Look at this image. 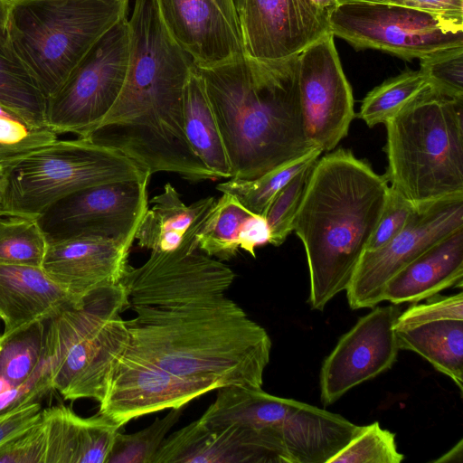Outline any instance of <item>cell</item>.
Listing matches in <instances>:
<instances>
[{"label": "cell", "mask_w": 463, "mask_h": 463, "mask_svg": "<svg viewBox=\"0 0 463 463\" xmlns=\"http://www.w3.org/2000/svg\"><path fill=\"white\" fill-rule=\"evenodd\" d=\"M127 349L182 377L261 388L271 340L225 295L175 307H133Z\"/></svg>", "instance_id": "obj_1"}, {"label": "cell", "mask_w": 463, "mask_h": 463, "mask_svg": "<svg viewBox=\"0 0 463 463\" xmlns=\"http://www.w3.org/2000/svg\"><path fill=\"white\" fill-rule=\"evenodd\" d=\"M197 70L232 177L257 178L316 148L307 142L303 127L298 55L258 61L242 54L224 64Z\"/></svg>", "instance_id": "obj_2"}, {"label": "cell", "mask_w": 463, "mask_h": 463, "mask_svg": "<svg viewBox=\"0 0 463 463\" xmlns=\"http://www.w3.org/2000/svg\"><path fill=\"white\" fill-rule=\"evenodd\" d=\"M351 150L314 164L293 222L309 271L308 303L323 310L345 290L386 203L390 185Z\"/></svg>", "instance_id": "obj_3"}, {"label": "cell", "mask_w": 463, "mask_h": 463, "mask_svg": "<svg viewBox=\"0 0 463 463\" xmlns=\"http://www.w3.org/2000/svg\"><path fill=\"white\" fill-rule=\"evenodd\" d=\"M128 23L127 77L117 101L99 126L128 151L165 154L185 142L182 99L194 61L165 29L153 0H135Z\"/></svg>", "instance_id": "obj_4"}, {"label": "cell", "mask_w": 463, "mask_h": 463, "mask_svg": "<svg viewBox=\"0 0 463 463\" xmlns=\"http://www.w3.org/2000/svg\"><path fill=\"white\" fill-rule=\"evenodd\" d=\"M384 125L392 188L416 205L463 194V100L431 89Z\"/></svg>", "instance_id": "obj_5"}, {"label": "cell", "mask_w": 463, "mask_h": 463, "mask_svg": "<svg viewBox=\"0 0 463 463\" xmlns=\"http://www.w3.org/2000/svg\"><path fill=\"white\" fill-rule=\"evenodd\" d=\"M129 0H20L9 14L14 57L46 99L112 27L128 17Z\"/></svg>", "instance_id": "obj_6"}, {"label": "cell", "mask_w": 463, "mask_h": 463, "mask_svg": "<svg viewBox=\"0 0 463 463\" xmlns=\"http://www.w3.org/2000/svg\"><path fill=\"white\" fill-rule=\"evenodd\" d=\"M121 283L90 295L81 307H69L48 320L46 355L52 386L64 400L100 402L130 335L121 317L128 308Z\"/></svg>", "instance_id": "obj_7"}, {"label": "cell", "mask_w": 463, "mask_h": 463, "mask_svg": "<svg viewBox=\"0 0 463 463\" xmlns=\"http://www.w3.org/2000/svg\"><path fill=\"white\" fill-rule=\"evenodd\" d=\"M151 175L123 153L77 137L55 140L5 166L2 215L37 218L57 200L102 184Z\"/></svg>", "instance_id": "obj_8"}, {"label": "cell", "mask_w": 463, "mask_h": 463, "mask_svg": "<svg viewBox=\"0 0 463 463\" xmlns=\"http://www.w3.org/2000/svg\"><path fill=\"white\" fill-rule=\"evenodd\" d=\"M130 59L128 17L109 30L47 99L45 124L56 134L88 137L117 101Z\"/></svg>", "instance_id": "obj_9"}, {"label": "cell", "mask_w": 463, "mask_h": 463, "mask_svg": "<svg viewBox=\"0 0 463 463\" xmlns=\"http://www.w3.org/2000/svg\"><path fill=\"white\" fill-rule=\"evenodd\" d=\"M330 33L356 50L376 49L404 60L463 46L458 30L428 12L386 4H340L328 16Z\"/></svg>", "instance_id": "obj_10"}, {"label": "cell", "mask_w": 463, "mask_h": 463, "mask_svg": "<svg viewBox=\"0 0 463 463\" xmlns=\"http://www.w3.org/2000/svg\"><path fill=\"white\" fill-rule=\"evenodd\" d=\"M198 231L172 251H151L141 266L128 265L120 281L127 293L128 308L175 307L225 295L235 273L198 249Z\"/></svg>", "instance_id": "obj_11"}, {"label": "cell", "mask_w": 463, "mask_h": 463, "mask_svg": "<svg viewBox=\"0 0 463 463\" xmlns=\"http://www.w3.org/2000/svg\"><path fill=\"white\" fill-rule=\"evenodd\" d=\"M150 176L102 184L70 194L36 218L48 243L82 236L132 246L148 207Z\"/></svg>", "instance_id": "obj_12"}, {"label": "cell", "mask_w": 463, "mask_h": 463, "mask_svg": "<svg viewBox=\"0 0 463 463\" xmlns=\"http://www.w3.org/2000/svg\"><path fill=\"white\" fill-rule=\"evenodd\" d=\"M463 227V194L417 205L403 230L382 248L364 251L345 289L352 309L383 302L387 282L430 246Z\"/></svg>", "instance_id": "obj_13"}, {"label": "cell", "mask_w": 463, "mask_h": 463, "mask_svg": "<svg viewBox=\"0 0 463 463\" xmlns=\"http://www.w3.org/2000/svg\"><path fill=\"white\" fill-rule=\"evenodd\" d=\"M331 33L298 54V84L307 142L333 151L355 117L352 87L344 72Z\"/></svg>", "instance_id": "obj_14"}, {"label": "cell", "mask_w": 463, "mask_h": 463, "mask_svg": "<svg viewBox=\"0 0 463 463\" xmlns=\"http://www.w3.org/2000/svg\"><path fill=\"white\" fill-rule=\"evenodd\" d=\"M400 313L397 305L374 307L341 336L319 373L324 406L392 367L400 351L394 330Z\"/></svg>", "instance_id": "obj_15"}, {"label": "cell", "mask_w": 463, "mask_h": 463, "mask_svg": "<svg viewBox=\"0 0 463 463\" xmlns=\"http://www.w3.org/2000/svg\"><path fill=\"white\" fill-rule=\"evenodd\" d=\"M243 55L278 61L298 55L330 33L329 13L310 0H233Z\"/></svg>", "instance_id": "obj_16"}, {"label": "cell", "mask_w": 463, "mask_h": 463, "mask_svg": "<svg viewBox=\"0 0 463 463\" xmlns=\"http://www.w3.org/2000/svg\"><path fill=\"white\" fill-rule=\"evenodd\" d=\"M217 389L215 383L174 374L126 351L113 369L99 413L122 427L146 414L183 408Z\"/></svg>", "instance_id": "obj_17"}, {"label": "cell", "mask_w": 463, "mask_h": 463, "mask_svg": "<svg viewBox=\"0 0 463 463\" xmlns=\"http://www.w3.org/2000/svg\"><path fill=\"white\" fill-rule=\"evenodd\" d=\"M171 37L197 68H211L243 54L233 0H153Z\"/></svg>", "instance_id": "obj_18"}, {"label": "cell", "mask_w": 463, "mask_h": 463, "mask_svg": "<svg viewBox=\"0 0 463 463\" xmlns=\"http://www.w3.org/2000/svg\"><path fill=\"white\" fill-rule=\"evenodd\" d=\"M130 248L104 237L70 238L47 244L41 268L81 307L96 291L120 283Z\"/></svg>", "instance_id": "obj_19"}, {"label": "cell", "mask_w": 463, "mask_h": 463, "mask_svg": "<svg viewBox=\"0 0 463 463\" xmlns=\"http://www.w3.org/2000/svg\"><path fill=\"white\" fill-rule=\"evenodd\" d=\"M76 307L69 295L40 267L0 264L1 336Z\"/></svg>", "instance_id": "obj_20"}, {"label": "cell", "mask_w": 463, "mask_h": 463, "mask_svg": "<svg viewBox=\"0 0 463 463\" xmlns=\"http://www.w3.org/2000/svg\"><path fill=\"white\" fill-rule=\"evenodd\" d=\"M153 463H269L247 431L233 425L212 428L199 419L167 435Z\"/></svg>", "instance_id": "obj_21"}, {"label": "cell", "mask_w": 463, "mask_h": 463, "mask_svg": "<svg viewBox=\"0 0 463 463\" xmlns=\"http://www.w3.org/2000/svg\"><path fill=\"white\" fill-rule=\"evenodd\" d=\"M46 430L45 463H106L121 426L97 413L77 415L64 405L43 409Z\"/></svg>", "instance_id": "obj_22"}, {"label": "cell", "mask_w": 463, "mask_h": 463, "mask_svg": "<svg viewBox=\"0 0 463 463\" xmlns=\"http://www.w3.org/2000/svg\"><path fill=\"white\" fill-rule=\"evenodd\" d=\"M463 227L430 246L385 285L383 301L417 303L451 287L462 288Z\"/></svg>", "instance_id": "obj_23"}, {"label": "cell", "mask_w": 463, "mask_h": 463, "mask_svg": "<svg viewBox=\"0 0 463 463\" xmlns=\"http://www.w3.org/2000/svg\"><path fill=\"white\" fill-rule=\"evenodd\" d=\"M216 199L207 196L191 204L166 183L163 191L148 201L147 210L135 240L140 248L151 251H172L194 232L199 230Z\"/></svg>", "instance_id": "obj_24"}, {"label": "cell", "mask_w": 463, "mask_h": 463, "mask_svg": "<svg viewBox=\"0 0 463 463\" xmlns=\"http://www.w3.org/2000/svg\"><path fill=\"white\" fill-rule=\"evenodd\" d=\"M184 131L189 146L216 179L231 178L232 168L203 80L192 68L182 99Z\"/></svg>", "instance_id": "obj_25"}, {"label": "cell", "mask_w": 463, "mask_h": 463, "mask_svg": "<svg viewBox=\"0 0 463 463\" xmlns=\"http://www.w3.org/2000/svg\"><path fill=\"white\" fill-rule=\"evenodd\" d=\"M400 350L412 351L463 392V320H439L395 329Z\"/></svg>", "instance_id": "obj_26"}, {"label": "cell", "mask_w": 463, "mask_h": 463, "mask_svg": "<svg viewBox=\"0 0 463 463\" xmlns=\"http://www.w3.org/2000/svg\"><path fill=\"white\" fill-rule=\"evenodd\" d=\"M47 323L36 322L8 336L0 335V393L33 380L52 383L46 355Z\"/></svg>", "instance_id": "obj_27"}, {"label": "cell", "mask_w": 463, "mask_h": 463, "mask_svg": "<svg viewBox=\"0 0 463 463\" xmlns=\"http://www.w3.org/2000/svg\"><path fill=\"white\" fill-rule=\"evenodd\" d=\"M251 213L233 194L222 193L196 233L198 249L221 261L233 259L240 249L241 228Z\"/></svg>", "instance_id": "obj_28"}, {"label": "cell", "mask_w": 463, "mask_h": 463, "mask_svg": "<svg viewBox=\"0 0 463 463\" xmlns=\"http://www.w3.org/2000/svg\"><path fill=\"white\" fill-rule=\"evenodd\" d=\"M322 151L313 148L296 160L279 165L253 179L229 178L217 184L222 193L233 194L251 213L265 216L271 202L289 181L312 165Z\"/></svg>", "instance_id": "obj_29"}, {"label": "cell", "mask_w": 463, "mask_h": 463, "mask_svg": "<svg viewBox=\"0 0 463 463\" xmlns=\"http://www.w3.org/2000/svg\"><path fill=\"white\" fill-rule=\"evenodd\" d=\"M430 90L431 86L420 70L403 71L370 90L357 117L369 128L384 124Z\"/></svg>", "instance_id": "obj_30"}, {"label": "cell", "mask_w": 463, "mask_h": 463, "mask_svg": "<svg viewBox=\"0 0 463 463\" xmlns=\"http://www.w3.org/2000/svg\"><path fill=\"white\" fill-rule=\"evenodd\" d=\"M47 99L23 64L0 54V104L33 129L45 124Z\"/></svg>", "instance_id": "obj_31"}, {"label": "cell", "mask_w": 463, "mask_h": 463, "mask_svg": "<svg viewBox=\"0 0 463 463\" xmlns=\"http://www.w3.org/2000/svg\"><path fill=\"white\" fill-rule=\"evenodd\" d=\"M47 244L36 218L0 215V264L41 268Z\"/></svg>", "instance_id": "obj_32"}, {"label": "cell", "mask_w": 463, "mask_h": 463, "mask_svg": "<svg viewBox=\"0 0 463 463\" xmlns=\"http://www.w3.org/2000/svg\"><path fill=\"white\" fill-rule=\"evenodd\" d=\"M182 408L171 409L163 418L137 432L117 433L106 463H153L170 430L179 420Z\"/></svg>", "instance_id": "obj_33"}, {"label": "cell", "mask_w": 463, "mask_h": 463, "mask_svg": "<svg viewBox=\"0 0 463 463\" xmlns=\"http://www.w3.org/2000/svg\"><path fill=\"white\" fill-rule=\"evenodd\" d=\"M404 455L398 450L395 434L378 421L361 426L348 443L327 463H400Z\"/></svg>", "instance_id": "obj_34"}, {"label": "cell", "mask_w": 463, "mask_h": 463, "mask_svg": "<svg viewBox=\"0 0 463 463\" xmlns=\"http://www.w3.org/2000/svg\"><path fill=\"white\" fill-rule=\"evenodd\" d=\"M420 64L433 90L463 100V46L431 52Z\"/></svg>", "instance_id": "obj_35"}, {"label": "cell", "mask_w": 463, "mask_h": 463, "mask_svg": "<svg viewBox=\"0 0 463 463\" xmlns=\"http://www.w3.org/2000/svg\"><path fill=\"white\" fill-rule=\"evenodd\" d=\"M314 164L295 175L271 202L265 214L270 232L269 244L280 246L293 232L294 218Z\"/></svg>", "instance_id": "obj_36"}, {"label": "cell", "mask_w": 463, "mask_h": 463, "mask_svg": "<svg viewBox=\"0 0 463 463\" xmlns=\"http://www.w3.org/2000/svg\"><path fill=\"white\" fill-rule=\"evenodd\" d=\"M417 205L390 186L385 205L365 251L387 244L407 225Z\"/></svg>", "instance_id": "obj_37"}, {"label": "cell", "mask_w": 463, "mask_h": 463, "mask_svg": "<svg viewBox=\"0 0 463 463\" xmlns=\"http://www.w3.org/2000/svg\"><path fill=\"white\" fill-rule=\"evenodd\" d=\"M463 320V293L414 304L400 313L394 328H404L439 320Z\"/></svg>", "instance_id": "obj_38"}, {"label": "cell", "mask_w": 463, "mask_h": 463, "mask_svg": "<svg viewBox=\"0 0 463 463\" xmlns=\"http://www.w3.org/2000/svg\"><path fill=\"white\" fill-rule=\"evenodd\" d=\"M46 430L42 420L0 447V463H45Z\"/></svg>", "instance_id": "obj_39"}, {"label": "cell", "mask_w": 463, "mask_h": 463, "mask_svg": "<svg viewBox=\"0 0 463 463\" xmlns=\"http://www.w3.org/2000/svg\"><path fill=\"white\" fill-rule=\"evenodd\" d=\"M337 4L366 2L414 8L438 16L451 27L463 30V0H336Z\"/></svg>", "instance_id": "obj_40"}, {"label": "cell", "mask_w": 463, "mask_h": 463, "mask_svg": "<svg viewBox=\"0 0 463 463\" xmlns=\"http://www.w3.org/2000/svg\"><path fill=\"white\" fill-rule=\"evenodd\" d=\"M43 407L39 402L19 406L0 414V447L20 436L41 418Z\"/></svg>", "instance_id": "obj_41"}, {"label": "cell", "mask_w": 463, "mask_h": 463, "mask_svg": "<svg viewBox=\"0 0 463 463\" xmlns=\"http://www.w3.org/2000/svg\"><path fill=\"white\" fill-rule=\"evenodd\" d=\"M270 232L265 216L251 213L243 222L239 233L241 249L256 257L255 250L269 243Z\"/></svg>", "instance_id": "obj_42"}, {"label": "cell", "mask_w": 463, "mask_h": 463, "mask_svg": "<svg viewBox=\"0 0 463 463\" xmlns=\"http://www.w3.org/2000/svg\"><path fill=\"white\" fill-rule=\"evenodd\" d=\"M11 7V4L5 0H0V54L16 60L9 39V14Z\"/></svg>", "instance_id": "obj_43"}, {"label": "cell", "mask_w": 463, "mask_h": 463, "mask_svg": "<svg viewBox=\"0 0 463 463\" xmlns=\"http://www.w3.org/2000/svg\"><path fill=\"white\" fill-rule=\"evenodd\" d=\"M40 146H37L34 144L7 146L0 144V164L7 165Z\"/></svg>", "instance_id": "obj_44"}, {"label": "cell", "mask_w": 463, "mask_h": 463, "mask_svg": "<svg viewBox=\"0 0 463 463\" xmlns=\"http://www.w3.org/2000/svg\"><path fill=\"white\" fill-rule=\"evenodd\" d=\"M463 441L460 439L450 450L446 454L433 460L434 462H462L463 456Z\"/></svg>", "instance_id": "obj_45"}, {"label": "cell", "mask_w": 463, "mask_h": 463, "mask_svg": "<svg viewBox=\"0 0 463 463\" xmlns=\"http://www.w3.org/2000/svg\"><path fill=\"white\" fill-rule=\"evenodd\" d=\"M317 7L330 13L338 5L336 0H310Z\"/></svg>", "instance_id": "obj_46"}, {"label": "cell", "mask_w": 463, "mask_h": 463, "mask_svg": "<svg viewBox=\"0 0 463 463\" xmlns=\"http://www.w3.org/2000/svg\"><path fill=\"white\" fill-rule=\"evenodd\" d=\"M6 165L0 164V210L5 198V166Z\"/></svg>", "instance_id": "obj_47"}, {"label": "cell", "mask_w": 463, "mask_h": 463, "mask_svg": "<svg viewBox=\"0 0 463 463\" xmlns=\"http://www.w3.org/2000/svg\"><path fill=\"white\" fill-rule=\"evenodd\" d=\"M5 1L13 5L14 4H15L16 2H18L20 0H5Z\"/></svg>", "instance_id": "obj_48"}, {"label": "cell", "mask_w": 463, "mask_h": 463, "mask_svg": "<svg viewBox=\"0 0 463 463\" xmlns=\"http://www.w3.org/2000/svg\"><path fill=\"white\" fill-rule=\"evenodd\" d=\"M0 348H1V342H0Z\"/></svg>", "instance_id": "obj_49"}, {"label": "cell", "mask_w": 463, "mask_h": 463, "mask_svg": "<svg viewBox=\"0 0 463 463\" xmlns=\"http://www.w3.org/2000/svg\"><path fill=\"white\" fill-rule=\"evenodd\" d=\"M0 215H1V210H0Z\"/></svg>", "instance_id": "obj_50"}]
</instances>
